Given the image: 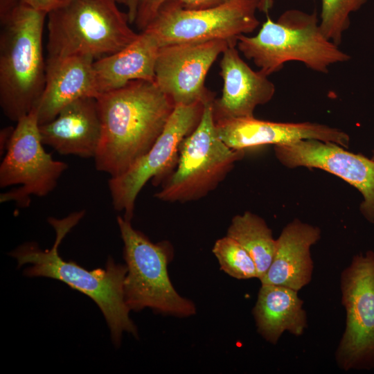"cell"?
<instances>
[{
	"instance_id": "6da1fadb",
	"label": "cell",
	"mask_w": 374,
	"mask_h": 374,
	"mask_svg": "<svg viewBox=\"0 0 374 374\" xmlns=\"http://www.w3.org/2000/svg\"><path fill=\"white\" fill-rule=\"evenodd\" d=\"M101 136L97 170L119 176L148 152L163 132L175 104L154 82L133 80L96 98Z\"/></svg>"
},
{
	"instance_id": "7a4b0ae2",
	"label": "cell",
	"mask_w": 374,
	"mask_h": 374,
	"mask_svg": "<svg viewBox=\"0 0 374 374\" xmlns=\"http://www.w3.org/2000/svg\"><path fill=\"white\" fill-rule=\"evenodd\" d=\"M84 213L82 210L62 219L53 217L48 219L56 233L51 249L42 250L35 242H26L12 250L10 255L17 260L19 267L30 264L24 269L26 276L57 279L90 297L103 314L113 343L119 346L123 332L138 337L137 328L130 317V310L124 300L126 265L116 263L109 257L105 269L89 271L73 261L63 260L59 254L61 242Z\"/></svg>"
},
{
	"instance_id": "3957f363",
	"label": "cell",
	"mask_w": 374,
	"mask_h": 374,
	"mask_svg": "<svg viewBox=\"0 0 374 374\" xmlns=\"http://www.w3.org/2000/svg\"><path fill=\"white\" fill-rule=\"evenodd\" d=\"M46 17L21 3L0 19V105L14 122L36 107L44 89L42 35Z\"/></svg>"
},
{
	"instance_id": "277c9868",
	"label": "cell",
	"mask_w": 374,
	"mask_h": 374,
	"mask_svg": "<svg viewBox=\"0 0 374 374\" xmlns=\"http://www.w3.org/2000/svg\"><path fill=\"white\" fill-rule=\"evenodd\" d=\"M236 47L267 76L281 70L291 61L326 73L330 66L350 59L324 35L315 10L309 13L290 9L276 21L267 15L258 33L254 36H239Z\"/></svg>"
},
{
	"instance_id": "5b68a950",
	"label": "cell",
	"mask_w": 374,
	"mask_h": 374,
	"mask_svg": "<svg viewBox=\"0 0 374 374\" xmlns=\"http://www.w3.org/2000/svg\"><path fill=\"white\" fill-rule=\"evenodd\" d=\"M47 17V58L82 55L96 60L121 51L139 35L114 0H72Z\"/></svg>"
},
{
	"instance_id": "8992f818",
	"label": "cell",
	"mask_w": 374,
	"mask_h": 374,
	"mask_svg": "<svg viewBox=\"0 0 374 374\" xmlns=\"http://www.w3.org/2000/svg\"><path fill=\"white\" fill-rule=\"evenodd\" d=\"M117 223L127 267L123 295L130 310L137 312L148 308L165 315H194L197 310L194 303L176 291L168 275L171 244L166 241L152 242L124 217L118 216Z\"/></svg>"
},
{
	"instance_id": "52a82bcc",
	"label": "cell",
	"mask_w": 374,
	"mask_h": 374,
	"mask_svg": "<svg viewBox=\"0 0 374 374\" xmlns=\"http://www.w3.org/2000/svg\"><path fill=\"white\" fill-rule=\"evenodd\" d=\"M213 100L204 103L201 121L182 142L177 164L154 197L166 202L198 200L215 190L246 150L227 146L220 138L213 112Z\"/></svg>"
},
{
	"instance_id": "ba28073f",
	"label": "cell",
	"mask_w": 374,
	"mask_h": 374,
	"mask_svg": "<svg viewBox=\"0 0 374 374\" xmlns=\"http://www.w3.org/2000/svg\"><path fill=\"white\" fill-rule=\"evenodd\" d=\"M260 0H226L215 6L184 8L176 1L163 4L143 31L153 35L160 47L216 39L236 46L238 38L260 25L256 12Z\"/></svg>"
},
{
	"instance_id": "9c48e42d",
	"label": "cell",
	"mask_w": 374,
	"mask_h": 374,
	"mask_svg": "<svg viewBox=\"0 0 374 374\" xmlns=\"http://www.w3.org/2000/svg\"><path fill=\"white\" fill-rule=\"evenodd\" d=\"M346 326L335 352L344 371L374 369V251L353 256L341 274Z\"/></svg>"
},
{
	"instance_id": "30bf717a",
	"label": "cell",
	"mask_w": 374,
	"mask_h": 374,
	"mask_svg": "<svg viewBox=\"0 0 374 374\" xmlns=\"http://www.w3.org/2000/svg\"><path fill=\"white\" fill-rule=\"evenodd\" d=\"M204 104L176 105L163 132L152 148L122 175L110 177L108 188L114 209L131 221L137 196L152 180L161 184L175 170L183 141L197 127Z\"/></svg>"
},
{
	"instance_id": "8fae6325",
	"label": "cell",
	"mask_w": 374,
	"mask_h": 374,
	"mask_svg": "<svg viewBox=\"0 0 374 374\" xmlns=\"http://www.w3.org/2000/svg\"><path fill=\"white\" fill-rule=\"evenodd\" d=\"M36 109L17 122L0 166V186L19 185L1 193L0 202L30 204L32 195L44 197L52 192L64 172L65 162L55 160L43 148Z\"/></svg>"
},
{
	"instance_id": "7c38bea8",
	"label": "cell",
	"mask_w": 374,
	"mask_h": 374,
	"mask_svg": "<svg viewBox=\"0 0 374 374\" xmlns=\"http://www.w3.org/2000/svg\"><path fill=\"white\" fill-rule=\"evenodd\" d=\"M230 45L227 41L216 39L160 47L154 83L175 105L214 100L215 93L205 87L206 76L217 57Z\"/></svg>"
},
{
	"instance_id": "4fadbf2b",
	"label": "cell",
	"mask_w": 374,
	"mask_h": 374,
	"mask_svg": "<svg viewBox=\"0 0 374 374\" xmlns=\"http://www.w3.org/2000/svg\"><path fill=\"white\" fill-rule=\"evenodd\" d=\"M332 142L305 139L274 145L278 161L289 168L305 167L330 172L357 188L363 200L359 211L374 224V160Z\"/></svg>"
},
{
	"instance_id": "5bb4252c",
	"label": "cell",
	"mask_w": 374,
	"mask_h": 374,
	"mask_svg": "<svg viewBox=\"0 0 374 374\" xmlns=\"http://www.w3.org/2000/svg\"><path fill=\"white\" fill-rule=\"evenodd\" d=\"M220 138L229 148L247 150L266 145H280L305 139L335 143L348 148L350 136L344 131L312 122L284 123L254 116L215 121Z\"/></svg>"
},
{
	"instance_id": "9a60e30c",
	"label": "cell",
	"mask_w": 374,
	"mask_h": 374,
	"mask_svg": "<svg viewBox=\"0 0 374 374\" xmlns=\"http://www.w3.org/2000/svg\"><path fill=\"white\" fill-rule=\"evenodd\" d=\"M220 67L223 88L221 97L213 103L215 121L254 116L256 108L274 96V84L259 70H253L236 46L230 45L222 53Z\"/></svg>"
},
{
	"instance_id": "2e32d148",
	"label": "cell",
	"mask_w": 374,
	"mask_h": 374,
	"mask_svg": "<svg viewBox=\"0 0 374 374\" xmlns=\"http://www.w3.org/2000/svg\"><path fill=\"white\" fill-rule=\"evenodd\" d=\"M94 61L82 55L46 58L44 89L35 108L39 125L53 120L69 103L81 98L99 96Z\"/></svg>"
},
{
	"instance_id": "e0dca14e",
	"label": "cell",
	"mask_w": 374,
	"mask_h": 374,
	"mask_svg": "<svg viewBox=\"0 0 374 374\" xmlns=\"http://www.w3.org/2000/svg\"><path fill=\"white\" fill-rule=\"evenodd\" d=\"M39 132L43 144L60 154L94 158L101 136L96 98L68 104L53 120L39 125Z\"/></svg>"
},
{
	"instance_id": "ac0fdd59",
	"label": "cell",
	"mask_w": 374,
	"mask_h": 374,
	"mask_svg": "<svg viewBox=\"0 0 374 374\" xmlns=\"http://www.w3.org/2000/svg\"><path fill=\"white\" fill-rule=\"evenodd\" d=\"M321 236L317 226L294 219L276 239L275 253L261 284L287 287L299 291L312 279L314 263L310 249Z\"/></svg>"
},
{
	"instance_id": "d6986e66",
	"label": "cell",
	"mask_w": 374,
	"mask_h": 374,
	"mask_svg": "<svg viewBox=\"0 0 374 374\" xmlns=\"http://www.w3.org/2000/svg\"><path fill=\"white\" fill-rule=\"evenodd\" d=\"M160 46L155 37L141 31L128 46L93 62L99 95L119 89L133 80L154 82Z\"/></svg>"
},
{
	"instance_id": "ffe728a7",
	"label": "cell",
	"mask_w": 374,
	"mask_h": 374,
	"mask_svg": "<svg viewBox=\"0 0 374 374\" xmlns=\"http://www.w3.org/2000/svg\"><path fill=\"white\" fill-rule=\"evenodd\" d=\"M297 290L271 284H261L252 313L257 332L276 344L285 331L302 335L308 326L303 301Z\"/></svg>"
},
{
	"instance_id": "44dd1931",
	"label": "cell",
	"mask_w": 374,
	"mask_h": 374,
	"mask_svg": "<svg viewBox=\"0 0 374 374\" xmlns=\"http://www.w3.org/2000/svg\"><path fill=\"white\" fill-rule=\"evenodd\" d=\"M226 235L249 253L256 263L260 280L270 267L276 247V239L265 220L247 211L232 218Z\"/></svg>"
},
{
	"instance_id": "7402d4cb",
	"label": "cell",
	"mask_w": 374,
	"mask_h": 374,
	"mask_svg": "<svg viewBox=\"0 0 374 374\" xmlns=\"http://www.w3.org/2000/svg\"><path fill=\"white\" fill-rule=\"evenodd\" d=\"M213 253L220 268L229 276L240 279L258 278L256 263L249 253L235 240L226 235L217 240Z\"/></svg>"
},
{
	"instance_id": "603a6c76",
	"label": "cell",
	"mask_w": 374,
	"mask_h": 374,
	"mask_svg": "<svg viewBox=\"0 0 374 374\" xmlns=\"http://www.w3.org/2000/svg\"><path fill=\"white\" fill-rule=\"evenodd\" d=\"M367 0H321L319 26L324 35L337 45L350 25V15Z\"/></svg>"
},
{
	"instance_id": "cb8c5ba5",
	"label": "cell",
	"mask_w": 374,
	"mask_h": 374,
	"mask_svg": "<svg viewBox=\"0 0 374 374\" xmlns=\"http://www.w3.org/2000/svg\"><path fill=\"white\" fill-rule=\"evenodd\" d=\"M169 1H176L186 9L197 10L215 6L226 0H142L134 21L138 29L143 31L161 6Z\"/></svg>"
},
{
	"instance_id": "d4e9b609",
	"label": "cell",
	"mask_w": 374,
	"mask_h": 374,
	"mask_svg": "<svg viewBox=\"0 0 374 374\" xmlns=\"http://www.w3.org/2000/svg\"><path fill=\"white\" fill-rule=\"evenodd\" d=\"M72 0H21V3L47 15L66 6Z\"/></svg>"
},
{
	"instance_id": "484cf974",
	"label": "cell",
	"mask_w": 374,
	"mask_h": 374,
	"mask_svg": "<svg viewBox=\"0 0 374 374\" xmlns=\"http://www.w3.org/2000/svg\"><path fill=\"white\" fill-rule=\"evenodd\" d=\"M14 128L15 127H7L6 128H3L1 131L0 148H1V154L2 153H3L5 151L7 150L9 142L10 141L11 136L14 131Z\"/></svg>"
},
{
	"instance_id": "4316f807",
	"label": "cell",
	"mask_w": 374,
	"mask_h": 374,
	"mask_svg": "<svg viewBox=\"0 0 374 374\" xmlns=\"http://www.w3.org/2000/svg\"><path fill=\"white\" fill-rule=\"evenodd\" d=\"M142 0H126L125 6L127 8V15L130 24H134L139 6Z\"/></svg>"
},
{
	"instance_id": "83f0119b",
	"label": "cell",
	"mask_w": 374,
	"mask_h": 374,
	"mask_svg": "<svg viewBox=\"0 0 374 374\" xmlns=\"http://www.w3.org/2000/svg\"><path fill=\"white\" fill-rule=\"evenodd\" d=\"M272 6L273 0H260L259 10L267 14Z\"/></svg>"
},
{
	"instance_id": "f1b7e54d",
	"label": "cell",
	"mask_w": 374,
	"mask_h": 374,
	"mask_svg": "<svg viewBox=\"0 0 374 374\" xmlns=\"http://www.w3.org/2000/svg\"><path fill=\"white\" fill-rule=\"evenodd\" d=\"M114 1H116L117 3H122L124 5H125V2H126V0H114Z\"/></svg>"
},
{
	"instance_id": "f546056e",
	"label": "cell",
	"mask_w": 374,
	"mask_h": 374,
	"mask_svg": "<svg viewBox=\"0 0 374 374\" xmlns=\"http://www.w3.org/2000/svg\"><path fill=\"white\" fill-rule=\"evenodd\" d=\"M371 159H372L373 160H374V149H373V151H372V157H371Z\"/></svg>"
}]
</instances>
